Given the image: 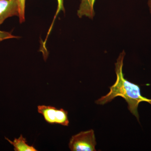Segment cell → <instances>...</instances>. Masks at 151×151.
<instances>
[{
  "instance_id": "6da1fadb",
  "label": "cell",
  "mask_w": 151,
  "mask_h": 151,
  "mask_svg": "<svg viewBox=\"0 0 151 151\" xmlns=\"http://www.w3.org/2000/svg\"><path fill=\"white\" fill-rule=\"evenodd\" d=\"M125 55V51H123L120 53L115 63L116 80L114 84L109 87L110 92L95 101V103L98 105H104L110 103L116 97H122L127 102L129 111L139 122L138 111L139 104L142 102H146L151 105V99L142 95L139 85L132 83L124 78L123 68Z\"/></svg>"
},
{
  "instance_id": "7a4b0ae2",
  "label": "cell",
  "mask_w": 151,
  "mask_h": 151,
  "mask_svg": "<svg viewBox=\"0 0 151 151\" xmlns=\"http://www.w3.org/2000/svg\"><path fill=\"white\" fill-rule=\"evenodd\" d=\"M96 145L94 131L90 129L72 136L68 146L72 151H95Z\"/></svg>"
},
{
  "instance_id": "3957f363",
  "label": "cell",
  "mask_w": 151,
  "mask_h": 151,
  "mask_svg": "<svg viewBox=\"0 0 151 151\" xmlns=\"http://www.w3.org/2000/svg\"><path fill=\"white\" fill-rule=\"evenodd\" d=\"M37 111L48 124H59L63 126L69 125L68 113L62 108L58 109L52 106L40 105L37 106Z\"/></svg>"
},
{
  "instance_id": "277c9868",
  "label": "cell",
  "mask_w": 151,
  "mask_h": 151,
  "mask_svg": "<svg viewBox=\"0 0 151 151\" xmlns=\"http://www.w3.org/2000/svg\"><path fill=\"white\" fill-rule=\"evenodd\" d=\"M19 16L17 0H0V26L6 19Z\"/></svg>"
},
{
  "instance_id": "5b68a950",
  "label": "cell",
  "mask_w": 151,
  "mask_h": 151,
  "mask_svg": "<svg viewBox=\"0 0 151 151\" xmlns=\"http://www.w3.org/2000/svg\"><path fill=\"white\" fill-rule=\"evenodd\" d=\"M96 0H81L77 15L79 18L83 17L93 19L95 15L94 5Z\"/></svg>"
},
{
  "instance_id": "8992f818",
  "label": "cell",
  "mask_w": 151,
  "mask_h": 151,
  "mask_svg": "<svg viewBox=\"0 0 151 151\" xmlns=\"http://www.w3.org/2000/svg\"><path fill=\"white\" fill-rule=\"evenodd\" d=\"M5 139L13 146L15 151H36L37 150L33 145H28L27 141L22 134L18 138H15L13 141L5 137Z\"/></svg>"
},
{
  "instance_id": "52a82bcc",
  "label": "cell",
  "mask_w": 151,
  "mask_h": 151,
  "mask_svg": "<svg viewBox=\"0 0 151 151\" xmlns=\"http://www.w3.org/2000/svg\"><path fill=\"white\" fill-rule=\"evenodd\" d=\"M19 7V21L20 23L25 21L26 0H17Z\"/></svg>"
},
{
  "instance_id": "ba28073f",
  "label": "cell",
  "mask_w": 151,
  "mask_h": 151,
  "mask_svg": "<svg viewBox=\"0 0 151 151\" xmlns=\"http://www.w3.org/2000/svg\"><path fill=\"white\" fill-rule=\"evenodd\" d=\"M19 37L13 35L11 32L0 30V42L6 40Z\"/></svg>"
},
{
  "instance_id": "9c48e42d",
  "label": "cell",
  "mask_w": 151,
  "mask_h": 151,
  "mask_svg": "<svg viewBox=\"0 0 151 151\" xmlns=\"http://www.w3.org/2000/svg\"><path fill=\"white\" fill-rule=\"evenodd\" d=\"M58 6L57 9L56 13L54 17V19L55 17L57 16L58 14L60 12H65V8L64 6V0H57Z\"/></svg>"
},
{
  "instance_id": "30bf717a",
  "label": "cell",
  "mask_w": 151,
  "mask_h": 151,
  "mask_svg": "<svg viewBox=\"0 0 151 151\" xmlns=\"http://www.w3.org/2000/svg\"><path fill=\"white\" fill-rule=\"evenodd\" d=\"M148 6L149 7H150V12L151 14V0H149Z\"/></svg>"
}]
</instances>
